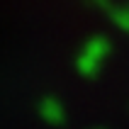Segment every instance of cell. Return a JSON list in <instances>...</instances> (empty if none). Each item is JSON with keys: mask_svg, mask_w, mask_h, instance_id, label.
<instances>
[{"mask_svg": "<svg viewBox=\"0 0 129 129\" xmlns=\"http://www.w3.org/2000/svg\"><path fill=\"white\" fill-rule=\"evenodd\" d=\"M112 51V44H110L107 37H90L83 49H80L78 58H76V68L83 78H95L100 66L105 63V58L110 56Z\"/></svg>", "mask_w": 129, "mask_h": 129, "instance_id": "obj_1", "label": "cell"}, {"mask_svg": "<svg viewBox=\"0 0 129 129\" xmlns=\"http://www.w3.org/2000/svg\"><path fill=\"white\" fill-rule=\"evenodd\" d=\"M112 20H115V24L119 29L129 32V10H115L112 12Z\"/></svg>", "mask_w": 129, "mask_h": 129, "instance_id": "obj_3", "label": "cell"}, {"mask_svg": "<svg viewBox=\"0 0 129 129\" xmlns=\"http://www.w3.org/2000/svg\"><path fill=\"white\" fill-rule=\"evenodd\" d=\"M39 115H42V119L46 124H51V127H61V124L66 122V110L54 95H46V98L39 100Z\"/></svg>", "mask_w": 129, "mask_h": 129, "instance_id": "obj_2", "label": "cell"}]
</instances>
